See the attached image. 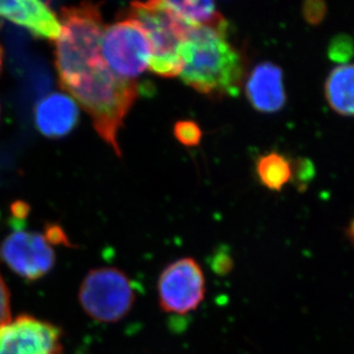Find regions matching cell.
<instances>
[{"mask_svg": "<svg viewBox=\"0 0 354 354\" xmlns=\"http://www.w3.org/2000/svg\"><path fill=\"white\" fill-rule=\"evenodd\" d=\"M60 22L55 66L61 87L77 100L97 134L120 156L118 132L137 100V83L118 77L101 55L104 26L99 5L64 7Z\"/></svg>", "mask_w": 354, "mask_h": 354, "instance_id": "1", "label": "cell"}, {"mask_svg": "<svg viewBox=\"0 0 354 354\" xmlns=\"http://www.w3.org/2000/svg\"><path fill=\"white\" fill-rule=\"evenodd\" d=\"M181 80L210 97H236L243 80L241 54L227 39L226 31L189 26L180 50Z\"/></svg>", "mask_w": 354, "mask_h": 354, "instance_id": "2", "label": "cell"}, {"mask_svg": "<svg viewBox=\"0 0 354 354\" xmlns=\"http://www.w3.org/2000/svg\"><path fill=\"white\" fill-rule=\"evenodd\" d=\"M127 17L137 20L147 32L151 57L148 69L160 77H176L183 71L180 50L189 24L179 20L162 1L131 3Z\"/></svg>", "mask_w": 354, "mask_h": 354, "instance_id": "3", "label": "cell"}, {"mask_svg": "<svg viewBox=\"0 0 354 354\" xmlns=\"http://www.w3.org/2000/svg\"><path fill=\"white\" fill-rule=\"evenodd\" d=\"M80 304L97 322L114 324L130 313L137 298L134 283L116 268H93L80 283Z\"/></svg>", "mask_w": 354, "mask_h": 354, "instance_id": "4", "label": "cell"}, {"mask_svg": "<svg viewBox=\"0 0 354 354\" xmlns=\"http://www.w3.org/2000/svg\"><path fill=\"white\" fill-rule=\"evenodd\" d=\"M100 52L109 69L125 80H134L140 76L151 62L147 32L137 20L127 15L104 29Z\"/></svg>", "mask_w": 354, "mask_h": 354, "instance_id": "5", "label": "cell"}, {"mask_svg": "<svg viewBox=\"0 0 354 354\" xmlns=\"http://www.w3.org/2000/svg\"><path fill=\"white\" fill-rule=\"evenodd\" d=\"M10 224L14 231L0 244V261L29 282L48 274L55 264L53 244L45 234L26 231L24 223Z\"/></svg>", "mask_w": 354, "mask_h": 354, "instance_id": "6", "label": "cell"}, {"mask_svg": "<svg viewBox=\"0 0 354 354\" xmlns=\"http://www.w3.org/2000/svg\"><path fill=\"white\" fill-rule=\"evenodd\" d=\"M205 290L203 270L191 257L167 265L158 277V303L167 313L185 315L195 311L203 301Z\"/></svg>", "mask_w": 354, "mask_h": 354, "instance_id": "7", "label": "cell"}, {"mask_svg": "<svg viewBox=\"0 0 354 354\" xmlns=\"http://www.w3.org/2000/svg\"><path fill=\"white\" fill-rule=\"evenodd\" d=\"M0 354H64L62 330L48 321L19 315L0 327Z\"/></svg>", "mask_w": 354, "mask_h": 354, "instance_id": "8", "label": "cell"}, {"mask_svg": "<svg viewBox=\"0 0 354 354\" xmlns=\"http://www.w3.org/2000/svg\"><path fill=\"white\" fill-rule=\"evenodd\" d=\"M0 17L26 28L35 37L55 41L60 37V20L52 8L43 1H0Z\"/></svg>", "mask_w": 354, "mask_h": 354, "instance_id": "9", "label": "cell"}, {"mask_svg": "<svg viewBox=\"0 0 354 354\" xmlns=\"http://www.w3.org/2000/svg\"><path fill=\"white\" fill-rule=\"evenodd\" d=\"M245 95L256 111L273 114L286 104L283 73L271 62H263L252 69L245 83Z\"/></svg>", "mask_w": 354, "mask_h": 354, "instance_id": "10", "label": "cell"}, {"mask_svg": "<svg viewBox=\"0 0 354 354\" xmlns=\"http://www.w3.org/2000/svg\"><path fill=\"white\" fill-rule=\"evenodd\" d=\"M80 120V109L73 97L55 92L40 100L35 109V122L47 138H62L74 130Z\"/></svg>", "mask_w": 354, "mask_h": 354, "instance_id": "11", "label": "cell"}, {"mask_svg": "<svg viewBox=\"0 0 354 354\" xmlns=\"http://www.w3.org/2000/svg\"><path fill=\"white\" fill-rule=\"evenodd\" d=\"M163 6L179 20L189 26L210 27L227 32L228 24L210 0L162 1Z\"/></svg>", "mask_w": 354, "mask_h": 354, "instance_id": "12", "label": "cell"}, {"mask_svg": "<svg viewBox=\"0 0 354 354\" xmlns=\"http://www.w3.org/2000/svg\"><path fill=\"white\" fill-rule=\"evenodd\" d=\"M324 95L333 111L354 116V64L334 68L324 85Z\"/></svg>", "mask_w": 354, "mask_h": 354, "instance_id": "13", "label": "cell"}, {"mask_svg": "<svg viewBox=\"0 0 354 354\" xmlns=\"http://www.w3.org/2000/svg\"><path fill=\"white\" fill-rule=\"evenodd\" d=\"M256 174L263 186L281 192L291 180V160L277 151L261 155L256 160Z\"/></svg>", "mask_w": 354, "mask_h": 354, "instance_id": "14", "label": "cell"}, {"mask_svg": "<svg viewBox=\"0 0 354 354\" xmlns=\"http://www.w3.org/2000/svg\"><path fill=\"white\" fill-rule=\"evenodd\" d=\"M315 177V167L311 160L299 158L291 160V181L298 191H306Z\"/></svg>", "mask_w": 354, "mask_h": 354, "instance_id": "15", "label": "cell"}, {"mask_svg": "<svg viewBox=\"0 0 354 354\" xmlns=\"http://www.w3.org/2000/svg\"><path fill=\"white\" fill-rule=\"evenodd\" d=\"M174 134L181 145L186 147H196L202 140V130L194 120H179L174 124Z\"/></svg>", "mask_w": 354, "mask_h": 354, "instance_id": "16", "label": "cell"}, {"mask_svg": "<svg viewBox=\"0 0 354 354\" xmlns=\"http://www.w3.org/2000/svg\"><path fill=\"white\" fill-rule=\"evenodd\" d=\"M354 55V39L348 35H338L328 46V57L337 64H345Z\"/></svg>", "mask_w": 354, "mask_h": 354, "instance_id": "17", "label": "cell"}, {"mask_svg": "<svg viewBox=\"0 0 354 354\" xmlns=\"http://www.w3.org/2000/svg\"><path fill=\"white\" fill-rule=\"evenodd\" d=\"M212 271L218 275H226L234 268V261L227 248H218L209 258Z\"/></svg>", "mask_w": 354, "mask_h": 354, "instance_id": "18", "label": "cell"}, {"mask_svg": "<svg viewBox=\"0 0 354 354\" xmlns=\"http://www.w3.org/2000/svg\"><path fill=\"white\" fill-rule=\"evenodd\" d=\"M301 14L308 24L317 26L326 17L327 5L320 0H310L301 7Z\"/></svg>", "mask_w": 354, "mask_h": 354, "instance_id": "19", "label": "cell"}, {"mask_svg": "<svg viewBox=\"0 0 354 354\" xmlns=\"http://www.w3.org/2000/svg\"><path fill=\"white\" fill-rule=\"evenodd\" d=\"M12 320L10 310V292L6 282L0 274V327Z\"/></svg>", "mask_w": 354, "mask_h": 354, "instance_id": "20", "label": "cell"}, {"mask_svg": "<svg viewBox=\"0 0 354 354\" xmlns=\"http://www.w3.org/2000/svg\"><path fill=\"white\" fill-rule=\"evenodd\" d=\"M45 236L52 244H67V245H69L64 232L62 231V228L59 227L57 225L47 226Z\"/></svg>", "mask_w": 354, "mask_h": 354, "instance_id": "21", "label": "cell"}, {"mask_svg": "<svg viewBox=\"0 0 354 354\" xmlns=\"http://www.w3.org/2000/svg\"><path fill=\"white\" fill-rule=\"evenodd\" d=\"M12 214H13V219L26 221V218L29 214V207L24 202H15L12 205Z\"/></svg>", "mask_w": 354, "mask_h": 354, "instance_id": "22", "label": "cell"}, {"mask_svg": "<svg viewBox=\"0 0 354 354\" xmlns=\"http://www.w3.org/2000/svg\"><path fill=\"white\" fill-rule=\"evenodd\" d=\"M345 235H346V239L350 241V243L354 245V217L352 218L351 221H350L348 226H346Z\"/></svg>", "mask_w": 354, "mask_h": 354, "instance_id": "23", "label": "cell"}, {"mask_svg": "<svg viewBox=\"0 0 354 354\" xmlns=\"http://www.w3.org/2000/svg\"><path fill=\"white\" fill-rule=\"evenodd\" d=\"M1 64H3V48L0 46V68H1Z\"/></svg>", "mask_w": 354, "mask_h": 354, "instance_id": "24", "label": "cell"}]
</instances>
